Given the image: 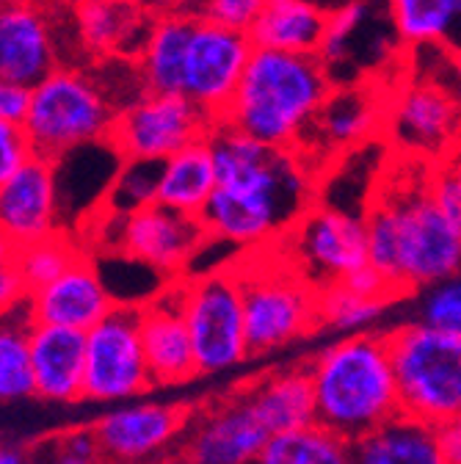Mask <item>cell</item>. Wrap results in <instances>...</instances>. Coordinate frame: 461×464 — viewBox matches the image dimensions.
Wrapping results in <instances>:
<instances>
[{"mask_svg": "<svg viewBox=\"0 0 461 464\" xmlns=\"http://www.w3.org/2000/svg\"><path fill=\"white\" fill-rule=\"evenodd\" d=\"M218 188L199 216L207 236L235 246L263 249L284 238L315 205V171L299 150H274L216 122L207 136Z\"/></svg>", "mask_w": 461, "mask_h": 464, "instance_id": "obj_1", "label": "cell"}, {"mask_svg": "<svg viewBox=\"0 0 461 464\" xmlns=\"http://www.w3.org/2000/svg\"><path fill=\"white\" fill-rule=\"evenodd\" d=\"M370 266L400 296L434 287L461 271V229L445 216L431 191V174L395 180L365 210Z\"/></svg>", "mask_w": 461, "mask_h": 464, "instance_id": "obj_2", "label": "cell"}, {"mask_svg": "<svg viewBox=\"0 0 461 464\" xmlns=\"http://www.w3.org/2000/svg\"><path fill=\"white\" fill-rule=\"evenodd\" d=\"M334 81L318 55L255 47L224 120L265 147L299 150Z\"/></svg>", "mask_w": 461, "mask_h": 464, "instance_id": "obj_3", "label": "cell"}, {"mask_svg": "<svg viewBox=\"0 0 461 464\" xmlns=\"http://www.w3.org/2000/svg\"><path fill=\"white\" fill-rule=\"evenodd\" d=\"M315 423L345 437H365L400 415V392L387 332L349 334L307 365Z\"/></svg>", "mask_w": 461, "mask_h": 464, "instance_id": "obj_4", "label": "cell"}, {"mask_svg": "<svg viewBox=\"0 0 461 464\" xmlns=\"http://www.w3.org/2000/svg\"><path fill=\"white\" fill-rule=\"evenodd\" d=\"M244 290L252 354H271L321 329L318 290L287 263L276 246L246 252L229 263Z\"/></svg>", "mask_w": 461, "mask_h": 464, "instance_id": "obj_5", "label": "cell"}, {"mask_svg": "<svg viewBox=\"0 0 461 464\" xmlns=\"http://www.w3.org/2000/svg\"><path fill=\"white\" fill-rule=\"evenodd\" d=\"M120 108L91 64H62L31 89L25 133L34 155L59 160L81 147L108 141Z\"/></svg>", "mask_w": 461, "mask_h": 464, "instance_id": "obj_6", "label": "cell"}, {"mask_svg": "<svg viewBox=\"0 0 461 464\" xmlns=\"http://www.w3.org/2000/svg\"><path fill=\"white\" fill-rule=\"evenodd\" d=\"M400 412L442 429L461 418V334L407 324L387 332Z\"/></svg>", "mask_w": 461, "mask_h": 464, "instance_id": "obj_7", "label": "cell"}, {"mask_svg": "<svg viewBox=\"0 0 461 464\" xmlns=\"http://www.w3.org/2000/svg\"><path fill=\"white\" fill-rule=\"evenodd\" d=\"M199 376L221 373L252 357L244 290L233 268L178 279Z\"/></svg>", "mask_w": 461, "mask_h": 464, "instance_id": "obj_8", "label": "cell"}, {"mask_svg": "<svg viewBox=\"0 0 461 464\" xmlns=\"http://www.w3.org/2000/svg\"><path fill=\"white\" fill-rule=\"evenodd\" d=\"M318 294L370 266L365 216L315 202L284 238L271 244Z\"/></svg>", "mask_w": 461, "mask_h": 464, "instance_id": "obj_9", "label": "cell"}, {"mask_svg": "<svg viewBox=\"0 0 461 464\" xmlns=\"http://www.w3.org/2000/svg\"><path fill=\"white\" fill-rule=\"evenodd\" d=\"M97 218L110 236H105L108 255H122L158 271L160 276H180L207 241L202 218L171 210L160 202L141 208L130 216H110L97 210Z\"/></svg>", "mask_w": 461, "mask_h": 464, "instance_id": "obj_10", "label": "cell"}, {"mask_svg": "<svg viewBox=\"0 0 461 464\" xmlns=\"http://www.w3.org/2000/svg\"><path fill=\"white\" fill-rule=\"evenodd\" d=\"M213 120L186 94L147 92L117 113L108 144L122 160H158L178 155L213 130Z\"/></svg>", "mask_w": 461, "mask_h": 464, "instance_id": "obj_11", "label": "cell"}, {"mask_svg": "<svg viewBox=\"0 0 461 464\" xmlns=\"http://www.w3.org/2000/svg\"><path fill=\"white\" fill-rule=\"evenodd\" d=\"M141 307L144 304H117L86 332L83 398L125 401L155 387L141 340Z\"/></svg>", "mask_w": 461, "mask_h": 464, "instance_id": "obj_12", "label": "cell"}, {"mask_svg": "<svg viewBox=\"0 0 461 464\" xmlns=\"http://www.w3.org/2000/svg\"><path fill=\"white\" fill-rule=\"evenodd\" d=\"M70 9L53 0H6L0 9V78L34 89L55 67L67 64L62 25Z\"/></svg>", "mask_w": 461, "mask_h": 464, "instance_id": "obj_13", "label": "cell"}, {"mask_svg": "<svg viewBox=\"0 0 461 464\" xmlns=\"http://www.w3.org/2000/svg\"><path fill=\"white\" fill-rule=\"evenodd\" d=\"M252 53L255 42L249 34L197 20L183 75V94L194 100L213 122H221L241 86Z\"/></svg>", "mask_w": 461, "mask_h": 464, "instance_id": "obj_14", "label": "cell"}, {"mask_svg": "<svg viewBox=\"0 0 461 464\" xmlns=\"http://www.w3.org/2000/svg\"><path fill=\"white\" fill-rule=\"evenodd\" d=\"M407 155L445 158L461 139V102L439 83L412 81L387 97V125Z\"/></svg>", "mask_w": 461, "mask_h": 464, "instance_id": "obj_15", "label": "cell"}, {"mask_svg": "<svg viewBox=\"0 0 461 464\" xmlns=\"http://www.w3.org/2000/svg\"><path fill=\"white\" fill-rule=\"evenodd\" d=\"M274 431L263 420L252 387L218 401L199 420H191V434L183 448L186 464H255Z\"/></svg>", "mask_w": 461, "mask_h": 464, "instance_id": "obj_16", "label": "cell"}, {"mask_svg": "<svg viewBox=\"0 0 461 464\" xmlns=\"http://www.w3.org/2000/svg\"><path fill=\"white\" fill-rule=\"evenodd\" d=\"M387 125V97L373 86H334L315 122L310 125L299 152L310 160L326 155H345L370 141Z\"/></svg>", "mask_w": 461, "mask_h": 464, "instance_id": "obj_17", "label": "cell"}, {"mask_svg": "<svg viewBox=\"0 0 461 464\" xmlns=\"http://www.w3.org/2000/svg\"><path fill=\"white\" fill-rule=\"evenodd\" d=\"M191 426V410L180 403H130L91 426L105 461L130 464L155 456Z\"/></svg>", "mask_w": 461, "mask_h": 464, "instance_id": "obj_18", "label": "cell"}, {"mask_svg": "<svg viewBox=\"0 0 461 464\" xmlns=\"http://www.w3.org/2000/svg\"><path fill=\"white\" fill-rule=\"evenodd\" d=\"M62 199L55 160L34 155L14 178L0 186V229L28 246L62 232Z\"/></svg>", "mask_w": 461, "mask_h": 464, "instance_id": "obj_19", "label": "cell"}, {"mask_svg": "<svg viewBox=\"0 0 461 464\" xmlns=\"http://www.w3.org/2000/svg\"><path fill=\"white\" fill-rule=\"evenodd\" d=\"M141 340L155 387H175L199 376L178 282H168L141 307Z\"/></svg>", "mask_w": 461, "mask_h": 464, "instance_id": "obj_20", "label": "cell"}, {"mask_svg": "<svg viewBox=\"0 0 461 464\" xmlns=\"http://www.w3.org/2000/svg\"><path fill=\"white\" fill-rule=\"evenodd\" d=\"M113 307H117V299L110 296L89 252L81 255L55 282L28 296L34 324L67 326L81 332L97 326Z\"/></svg>", "mask_w": 461, "mask_h": 464, "instance_id": "obj_21", "label": "cell"}, {"mask_svg": "<svg viewBox=\"0 0 461 464\" xmlns=\"http://www.w3.org/2000/svg\"><path fill=\"white\" fill-rule=\"evenodd\" d=\"M72 12L75 42L86 64L108 62V58L141 55L155 17L133 4L120 0H83Z\"/></svg>", "mask_w": 461, "mask_h": 464, "instance_id": "obj_22", "label": "cell"}, {"mask_svg": "<svg viewBox=\"0 0 461 464\" xmlns=\"http://www.w3.org/2000/svg\"><path fill=\"white\" fill-rule=\"evenodd\" d=\"M34 395L72 403L86 390V332L67 326H31Z\"/></svg>", "mask_w": 461, "mask_h": 464, "instance_id": "obj_23", "label": "cell"}, {"mask_svg": "<svg viewBox=\"0 0 461 464\" xmlns=\"http://www.w3.org/2000/svg\"><path fill=\"white\" fill-rule=\"evenodd\" d=\"M197 17L188 12H168L155 17L141 55L136 58L147 92L183 94V75Z\"/></svg>", "mask_w": 461, "mask_h": 464, "instance_id": "obj_24", "label": "cell"}, {"mask_svg": "<svg viewBox=\"0 0 461 464\" xmlns=\"http://www.w3.org/2000/svg\"><path fill=\"white\" fill-rule=\"evenodd\" d=\"M351 445L354 464H445L439 429L403 412Z\"/></svg>", "mask_w": 461, "mask_h": 464, "instance_id": "obj_25", "label": "cell"}, {"mask_svg": "<svg viewBox=\"0 0 461 464\" xmlns=\"http://www.w3.org/2000/svg\"><path fill=\"white\" fill-rule=\"evenodd\" d=\"M329 9L315 0H268L249 36L255 47L318 55L326 34Z\"/></svg>", "mask_w": 461, "mask_h": 464, "instance_id": "obj_26", "label": "cell"}, {"mask_svg": "<svg viewBox=\"0 0 461 464\" xmlns=\"http://www.w3.org/2000/svg\"><path fill=\"white\" fill-rule=\"evenodd\" d=\"M216 163L207 139L188 144L178 155H171L160 163V183H158V202L180 210L186 216H202L210 197L216 194Z\"/></svg>", "mask_w": 461, "mask_h": 464, "instance_id": "obj_27", "label": "cell"}, {"mask_svg": "<svg viewBox=\"0 0 461 464\" xmlns=\"http://www.w3.org/2000/svg\"><path fill=\"white\" fill-rule=\"evenodd\" d=\"M255 403L268 423V429L276 434L293 431L302 426L315 423V403H312V384L307 376V368H287L276 371L265 379H257L249 384Z\"/></svg>", "mask_w": 461, "mask_h": 464, "instance_id": "obj_28", "label": "cell"}, {"mask_svg": "<svg viewBox=\"0 0 461 464\" xmlns=\"http://www.w3.org/2000/svg\"><path fill=\"white\" fill-rule=\"evenodd\" d=\"M255 464H354V445L321 423H310L271 437Z\"/></svg>", "mask_w": 461, "mask_h": 464, "instance_id": "obj_29", "label": "cell"}, {"mask_svg": "<svg viewBox=\"0 0 461 464\" xmlns=\"http://www.w3.org/2000/svg\"><path fill=\"white\" fill-rule=\"evenodd\" d=\"M395 36L407 47L450 42L458 23V0H387Z\"/></svg>", "mask_w": 461, "mask_h": 464, "instance_id": "obj_30", "label": "cell"}, {"mask_svg": "<svg viewBox=\"0 0 461 464\" xmlns=\"http://www.w3.org/2000/svg\"><path fill=\"white\" fill-rule=\"evenodd\" d=\"M31 326L28 302L0 315V401L34 395Z\"/></svg>", "mask_w": 461, "mask_h": 464, "instance_id": "obj_31", "label": "cell"}, {"mask_svg": "<svg viewBox=\"0 0 461 464\" xmlns=\"http://www.w3.org/2000/svg\"><path fill=\"white\" fill-rule=\"evenodd\" d=\"M86 244H78L67 232H55L50 238H42L36 244L17 249V271L23 276V285L28 296L36 290L47 287L50 282L59 279L81 255H86Z\"/></svg>", "mask_w": 461, "mask_h": 464, "instance_id": "obj_32", "label": "cell"}, {"mask_svg": "<svg viewBox=\"0 0 461 464\" xmlns=\"http://www.w3.org/2000/svg\"><path fill=\"white\" fill-rule=\"evenodd\" d=\"M158 183H160V163L158 160H122L117 178H113L102 205L110 216H130L141 208L158 202Z\"/></svg>", "mask_w": 461, "mask_h": 464, "instance_id": "obj_33", "label": "cell"}, {"mask_svg": "<svg viewBox=\"0 0 461 464\" xmlns=\"http://www.w3.org/2000/svg\"><path fill=\"white\" fill-rule=\"evenodd\" d=\"M392 302L387 299H373V296H362L357 290L337 285L329 287L318 296V310H321V329H337V332H351L360 334L362 329H368L373 321H379L384 315V310Z\"/></svg>", "mask_w": 461, "mask_h": 464, "instance_id": "obj_34", "label": "cell"}, {"mask_svg": "<svg viewBox=\"0 0 461 464\" xmlns=\"http://www.w3.org/2000/svg\"><path fill=\"white\" fill-rule=\"evenodd\" d=\"M370 17H373L370 0H345V4H340L329 12L326 34H323L321 50H318V58L329 70V75L334 67L345 64L351 58V44L362 34V28L370 23Z\"/></svg>", "mask_w": 461, "mask_h": 464, "instance_id": "obj_35", "label": "cell"}, {"mask_svg": "<svg viewBox=\"0 0 461 464\" xmlns=\"http://www.w3.org/2000/svg\"><path fill=\"white\" fill-rule=\"evenodd\" d=\"M268 0H186L180 12H188L197 20L216 23L233 31L249 34Z\"/></svg>", "mask_w": 461, "mask_h": 464, "instance_id": "obj_36", "label": "cell"}, {"mask_svg": "<svg viewBox=\"0 0 461 464\" xmlns=\"http://www.w3.org/2000/svg\"><path fill=\"white\" fill-rule=\"evenodd\" d=\"M34 464H105L91 429H75L44 440Z\"/></svg>", "mask_w": 461, "mask_h": 464, "instance_id": "obj_37", "label": "cell"}, {"mask_svg": "<svg viewBox=\"0 0 461 464\" xmlns=\"http://www.w3.org/2000/svg\"><path fill=\"white\" fill-rule=\"evenodd\" d=\"M431 191L445 216L461 229V139L458 144L434 163L431 169Z\"/></svg>", "mask_w": 461, "mask_h": 464, "instance_id": "obj_38", "label": "cell"}, {"mask_svg": "<svg viewBox=\"0 0 461 464\" xmlns=\"http://www.w3.org/2000/svg\"><path fill=\"white\" fill-rule=\"evenodd\" d=\"M423 324L461 334V276L445 279L428 290L423 302Z\"/></svg>", "mask_w": 461, "mask_h": 464, "instance_id": "obj_39", "label": "cell"}, {"mask_svg": "<svg viewBox=\"0 0 461 464\" xmlns=\"http://www.w3.org/2000/svg\"><path fill=\"white\" fill-rule=\"evenodd\" d=\"M31 158H34V147H31L25 128L0 122V186L9 178H14Z\"/></svg>", "mask_w": 461, "mask_h": 464, "instance_id": "obj_40", "label": "cell"}, {"mask_svg": "<svg viewBox=\"0 0 461 464\" xmlns=\"http://www.w3.org/2000/svg\"><path fill=\"white\" fill-rule=\"evenodd\" d=\"M28 108H31V89L9 78H0V122L25 125Z\"/></svg>", "mask_w": 461, "mask_h": 464, "instance_id": "obj_41", "label": "cell"}, {"mask_svg": "<svg viewBox=\"0 0 461 464\" xmlns=\"http://www.w3.org/2000/svg\"><path fill=\"white\" fill-rule=\"evenodd\" d=\"M28 302V290L17 271V260H0V315Z\"/></svg>", "mask_w": 461, "mask_h": 464, "instance_id": "obj_42", "label": "cell"}, {"mask_svg": "<svg viewBox=\"0 0 461 464\" xmlns=\"http://www.w3.org/2000/svg\"><path fill=\"white\" fill-rule=\"evenodd\" d=\"M439 445H442L445 464H461V418L439 429Z\"/></svg>", "mask_w": 461, "mask_h": 464, "instance_id": "obj_43", "label": "cell"}, {"mask_svg": "<svg viewBox=\"0 0 461 464\" xmlns=\"http://www.w3.org/2000/svg\"><path fill=\"white\" fill-rule=\"evenodd\" d=\"M186 0H144V6L152 17H160V14H168V12H180Z\"/></svg>", "mask_w": 461, "mask_h": 464, "instance_id": "obj_44", "label": "cell"}, {"mask_svg": "<svg viewBox=\"0 0 461 464\" xmlns=\"http://www.w3.org/2000/svg\"><path fill=\"white\" fill-rule=\"evenodd\" d=\"M0 464H23V456H20V453H14V450L0 448Z\"/></svg>", "mask_w": 461, "mask_h": 464, "instance_id": "obj_45", "label": "cell"}, {"mask_svg": "<svg viewBox=\"0 0 461 464\" xmlns=\"http://www.w3.org/2000/svg\"><path fill=\"white\" fill-rule=\"evenodd\" d=\"M55 6H64V9H75L78 4H83V0H53Z\"/></svg>", "mask_w": 461, "mask_h": 464, "instance_id": "obj_46", "label": "cell"}, {"mask_svg": "<svg viewBox=\"0 0 461 464\" xmlns=\"http://www.w3.org/2000/svg\"><path fill=\"white\" fill-rule=\"evenodd\" d=\"M120 4H133V6H144V0H120Z\"/></svg>", "mask_w": 461, "mask_h": 464, "instance_id": "obj_47", "label": "cell"}, {"mask_svg": "<svg viewBox=\"0 0 461 464\" xmlns=\"http://www.w3.org/2000/svg\"><path fill=\"white\" fill-rule=\"evenodd\" d=\"M4 4H6V0H0V9H4Z\"/></svg>", "mask_w": 461, "mask_h": 464, "instance_id": "obj_48", "label": "cell"}, {"mask_svg": "<svg viewBox=\"0 0 461 464\" xmlns=\"http://www.w3.org/2000/svg\"><path fill=\"white\" fill-rule=\"evenodd\" d=\"M458 12H461V0H458Z\"/></svg>", "mask_w": 461, "mask_h": 464, "instance_id": "obj_49", "label": "cell"}]
</instances>
